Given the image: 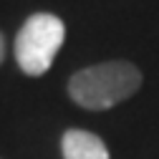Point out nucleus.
Segmentation results:
<instances>
[{
	"instance_id": "f257e3e1",
	"label": "nucleus",
	"mask_w": 159,
	"mask_h": 159,
	"mask_svg": "<svg viewBox=\"0 0 159 159\" xmlns=\"http://www.w3.org/2000/svg\"><path fill=\"white\" fill-rule=\"evenodd\" d=\"M142 86V71L129 61H106L76 71L68 78V96L89 111H104L131 98Z\"/></svg>"
},
{
	"instance_id": "f03ea898",
	"label": "nucleus",
	"mask_w": 159,
	"mask_h": 159,
	"mask_svg": "<svg viewBox=\"0 0 159 159\" xmlns=\"http://www.w3.org/2000/svg\"><path fill=\"white\" fill-rule=\"evenodd\" d=\"M66 41V25L53 13H33L15 35V61L25 76H43Z\"/></svg>"
},
{
	"instance_id": "7ed1b4c3",
	"label": "nucleus",
	"mask_w": 159,
	"mask_h": 159,
	"mask_svg": "<svg viewBox=\"0 0 159 159\" xmlns=\"http://www.w3.org/2000/svg\"><path fill=\"white\" fill-rule=\"evenodd\" d=\"M63 159H109V149L101 136L84 129H68L61 139Z\"/></svg>"
},
{
	"instance_id": "20e7f679",
	"label": "nucleus",
	"mask_w": 159,
	"mask_h": 159,
	"mask_svg": "<svg viewBox=\"0 0 159 159\" xmlns=\"http://www.w3.org/2000/svg\"><path fill=\"white\" fill-rule=\"evenodd\" d=\"M5 58V41H3V33H0V63H3Z\"/></svg>"
}]
</instances>
